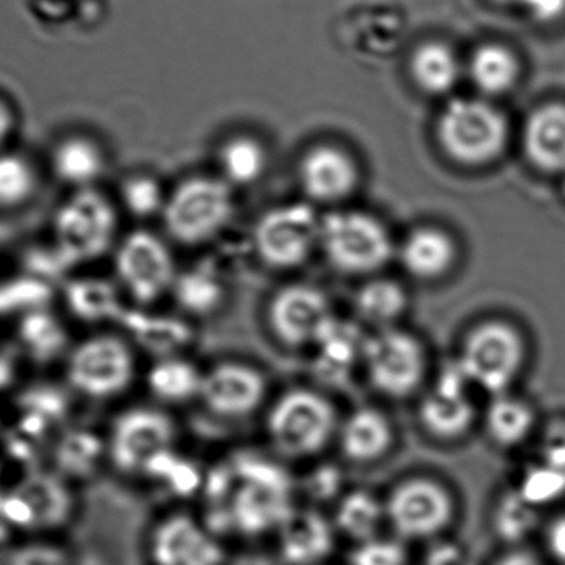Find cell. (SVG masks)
Returning <instances> with one entry per match:
<instances>
[{
    "instance_id": "cell-1",
    "label": "cell",
    "mask_w": 565,
    "mask_h": 565,
    "mask_svg": "<svg viewBox=\"0 0 565 565\" xmlns=\"http://www.w3.org/2000/svg\"><path fill=\"white\" fill-rule=\"evenodd\" d=\"M204 488L209 508L202 521L218 537L225 533L245 537L277 533L296 510L291 481L280 468L265 461L245 460L222 468Z\"/></svg>"
},
{
    "instance_id": "cell-2",
    "label": "cell",
    "mask_w": 565,
    "mask_h": 565,
    "mask_svg": "<svg viewBox=\"0 0 565 565\" xmlns=\"http://www.w3.org/2000/svg\"><path fill=\"white\" fill-rule=\"evenodd\" d=\"M52 255L65 268L86 267L113 254L119 242V211L103 189L70 191L53 212Z\"/></svg>"
},
{
    "instance_id": "cell-3",
    "label": "cell",
    "mask_w": 565,
    "mask_h": 565,
    "mask_svg": "<svg viewBox=\"0 0 565 565\" xmlns=\"http://www.w3.org/2000/svg\"><path fill=\"white\" fill-rule=\"evenodd\" d=\"M63 375L70 391L85 401H113L135 382V352L121 335L96 331L72 344Z\"/></svg>"
},
{
    "instance_id": "cell-4",
    "label": "cell",
    "mask_w": 565,
    "mask_h": 565,
    "mask_svg": "<svg viewBox=\"0 0 565 565\" xmlns=\"http://www.w3.org/2000/svg\"><path fill=\"white\" fill-rule=\"evenodd\" d=\"M438 145L460 166L481 168L497 161L510 141L507 116L483 99L448 103L437 122Z\"/></svg>"
},
{
    "instance_id": "cell-5",
    "label": "cell",
    "mask_w": 565,
    "mask_h": 565,
    "mask_svg": "<svg viewBox=\"0 0 565 565\" xmlns=\"http://www.w3.org/2000/svg\"><path fill=\"white\" fill-rule=\"evenodd\" d=\"M319 247L335 271L354 277L382 270L395 254L385 225L359 211L332 212L321 218Z\"/></svg>"
},
{
    "instance_id": "cell-6",
    "label": "cell",
    "mask_w": 565,
    "mask_h": 565,
    "mask_svg": "<svg viewBox=\"0 0 565 565\" xmlns=\"http://www.w3.org/2000/svg\"><path fill=\"white\" fill-rule=\"evenodd\" d=\"M231 185L221 179L191 178L175 185L166 199V231L182 245H201L217 237L234 217Z\"/></svg>"
},
{
    "instance_id": "cell-7",
    "label": "cell",
    "mask_w": 565,
    "mask_h": 565,
    "mask_svg": "<svg viewBox=\"0 0 565 565\" xmlns=\"http://www.w3.org/2000/svg\"><path fill=\"white\" fill-rule=\"evenodd\" d=\"M473 387L504 394L526 364V342L507 321H484L471 329L458 358Z\"/></svg>"
},
{
    "instance_id": "cell-8",
    "label": "cell",
    "mask_w": 565,
    "mask_h": 565,
    "mask_svg": "<svg viewBox=\"0 0 565 565\" xmlns=\"http://www.w3.org/2000/svg\"><path fill=\"white\" fill-rule=\"evenodd\" d=\"M338 428L331 402L318 392L295 388L282 394L267 418L271 444L288 458H309L324 450Z\"/></svg>"
},
{
    "instance_id": "cell-9",
    "label": "cell",
    "mask_w": 565,
    "mask_h": 565,
    "mask_svg": "<svg viewBox=\"0 0 565 565\" xmlns=\"http://www.w3.org/2000/svg\"><path fill=\"white\" fill-rule=\"evenodd\" d=\"M385 518L401 541L440 537L457 516L454 494L434 478L415 477L392 488L384 500Z\"/></svg>"
},
{
    "instance_id": "cell-10",
    "label": "cell",
    "mask_w": 565,
    "mask_h": 565,
    "mask_svg": "<svg viewBox=\"0 0 565 565\" xmlns=\"http://www.w3.org/2000/svg\"><path fill=\"white\" fill-rule=\"evenodd\" d=\"M116 285L132 301L151 305L172 291L178 268L166 242L148 231L119 238L111 254Z\"/></svg>"
},
{
    "instance_id": "cell-11",
    "label": "cell",
    "mask_w": 565,
    "mask_h": 565,
    "mask_svg": "<svg viewBox=\"0 0 565 565\" xmlns=\"http://www.w3.org/2000/svg\"><path fill=\"white\" fill-rule=\"evenodd\" d=\"M174 422L158 408L121 412L109 428L108 454L121 473L146 475L152 463L172 451Z\"/></svg>"
},
{
    "instance_id": "cell-12",
    "label": "cell",
    "mask_w": 565,
    "mask_h": 565,
    "mask_svg": "<svg viewBox=\"0 0 565 565\" xmlns=\"http://www.w3.org/2000/svg\"><path fill=\"white\" fill-rule=\"evenodd\" d=\"M362 361L375 391L387 397H407L425 377L427 354L411 332L385 328L365 339Z\"/></svg>"
},
{
    "instance_id": "cell-13",
    "label": "cell",
    "mask_w": 565,
    "mask_h": 565,
    "mask_svg": "<svg viewBox=\"0 0 565 565\" xmlns=\"http://www.w3.org/2000/svg\"><path fill=\"white\" fill-rule=\"evenodd\" d=\"M321 218L308 205L289 204L262 215L254 231L258 257L275 270H291L319 247Z\"/></svg>"
},
{
    "instance_id": "cell-14",
    "label": "cell",
    "mask_w": 565,
    "mask_h": 565,
    "mask_svg": "<svg viewBox=\"0 0 565 565\" xmlns=\"http://www.w3.org/2000/svg\"><path fill=\"white\" fill-rule=\"evenodd\" d=\"M328 296L309 285H289L271 299L268 322L289 348L316 345L334 322Z\"/></svg>"
},
{
    "instance_id": "cell-15",
    "label": "cell",
    "mask_w": 565,
    "mask_h": 565,
    "mask_svg": "<svg viewBox=\"0 0 565 565\" xmlns=\"http://www.w3.org/2000/svg\"><path fill=\"white\" fill-rule=\"evenodd\" d=\"M152 565H224L225 550L204 521L191 514H169L149 537Z\"/></svg>"
},
{
    "instance_id": "cell-16",
    "label": "cell",
    "mask_w": 565,
    "mask_h": 565,
    "mask_svg": "<svg viewBox=\"0 0 565 565\" xmlns=\"http://www.w3.org/2000/svg\"><path fill=\"white\" fill-rule=\"evenodd\" d=\"M473 387L460 362L441 371L434 391L420 405V422L425 430L438 440L454 441L463 437L475 418L477 408L470 397Z\"/></svg>"
},
{
    "instance_id": "cell-17",
    "label": "cell",
    "mask_w": 565,
    "mask_h": 565,
    "mask_svg": "<svg viewBox=\"0 0 565 565\" xmlns=\"http://www.w3.org/2000/svg\"><path fill=\"white\" fill-rule=\"evenodd\" d=\"M267 394V382L257 369L241 362H224L204 374L201 398L218 417L241 418L254 414Z\"/></svg>"
},
{
    "instance_id": "cell-18",
    "label": "cell",
    "mask_w": 565,
    "mask_h": 565,
    "mask_svg": "<svg viewBox=\"0 0 565 565\" xmlns=\"http://www.w3.org/2000/svg\"><path fill=\"white\" fill-rule=\"evenodd\" d=\"M358 164L344 149L331 145L316 146L302 156L299 184L311 201L335 204L358 188Z\"/></svg>"
},
{
    "instance_id": "cell-19",
    "label": "cell",
    "mask_w": 565,
    "mask_h": 565,
    "mask_svg": "<svg viewBox=\"0 0 565 565\" xmlns=\"http://www.w3.org/2000/svg\"><path fill=\"white\" fill-rule=\"evenodd\" d=\"M332 520L319 510L296 508L277 531L278 554L285 565H321L335 547Z\"/></svg>"
},
{
    "instance_id": "cell-20",
    "label": "cell",
    "mask_w": 565,
    "mask_h": 565,
    "mask_svg": "<svg viewBox=\"0 0 565 565\" xmlns=\"http://www.w3.org/2000/svg\"><path fill=\"white\" fill-rule=\"evenodd\" d=\"M49 171L70 191L98 188L108 171V156L92 136L70 135L60 139L50 151Z\"/></svg>"
},
{
    "instance_id": "cell-21",
    "label": "cell",
    "mask_w": 565,
    "mask_h": 565,
    "mask_svg": "<svg viewBox=\"0 0 565 565\" xmlns=\"http://www.w3.org/2000/svg\"><path fill=\"white\" fill-rule=\"evenodd\" d=\"M523 148L534 168L551 174H564V103H547L531 113L524 125Z\"/></svg>"
},
{
    "instance_id": "cell-22",
    "label": "cell",
    "mask_w": 565,
    "mask_h": 565,
    "mask_svg": "<svg viewBox=\"0 0 565 565\" xmlns=\"http://www.w3.org/2000/svg\"><path fill=\"white\" fill-rule=\"evenodd\" d=\"M457 257L454 237L438 227L415 228L401 247L402 267L422 281L445 277L454 268Z\"/></svg>"
},
{
    "instance_id": "cell-23",
    "label": "cell",
    "mask_w": 565,
    "mask_h": 565,
    "mask_svg": "<svg viewBox=\"0 0 565 565\" xmlns=\"http://www.w3.org/2000/svg\"><path fill=\"white\" fill-rule=\"evenodd\" d=\"M342 454L354 463H372L388 454L394 444L391 422L375 408L349 415L339 430Z\"/></svg>"
},
{
    "instance_id": "cell-24",
    "label": "cell",
    "mask_w": 565,
    "mask_h": 565,
    "mask_svg": "<svg viewBox=\"0 0 565 565\" xmlns=\"http://www.w3.org/2000/svg\"><path fill=\"white\" fill-rule=\"evenodd\" d=\"M332 524L338 534L354 541V544L374 540L381 536L382 526L387 524L384 501L371 491H349L339 498Z\"/></svg>"
},
{
    "instance_id": "cell-25",
    "label": "cell",
    "mask_w": 565,
    "mask_h": 565,
    "mask_svg": "<svg viewBox=\"0 0 565 565\" xmlns=\"http://www.w3.org/2000/svg\"><path fill=\"white\" fill-rule=\"evenodd\" d=\"M17 498L29 511L30 527L50 530L62 526L72 513V498L60 481L32 477L17 488Z\"/></svg>"
},
{
    "instance_id": "cell-26",
    "label": "cell",
    "mask_w": 565,
    "mask_h": 565,
    "mask_svg": "<svg viewBox=\"0 0 565 565\" xmlns=\"http://www.w3.org/2000/svg\"><path fill=\"white\" fill-rule=\"evenodd\" d=\"M521 76L516 53L503 43H483L470 58V78L488 96L511 92Z\"/></svg>"
},
{
    "instance_id": "cell-27",
    "label": "cell",
    "mask_w": 565,
    "mask_h": 565,
    "mask_svg": "<svg viewBox=\"0 0 565 565\" xmlns=\"http://www.w3.org/2000/svg\"><path fill=\"white\" fill-rule=\"evenodd\" d=\"M66 311L83 324L108 321L118 309V289L115 282L96 277H76L63 288Z\"/></svg>"
},
{
    "instance_id": "cell-28",
    "label": "cell",
    "mask_w": 565,
    "mask_h": 565,
    "mask_svg": "<svg viewBox=\"0 0 565 565\" xmlns=\"http://www.w3.org/2000/svg\"><path fill=\"white\" fill-rule=\"evenodd\" d=\"M488 435L494 444L514 448L526 441L536 427L534 408L523 398L510 392L493 395L484 417Z\"/></svg>"
},
{
    "instance_id": "cell-29",
    "label": "cell",
    "mask_w": 565,
    "mask_h": 565,
    "mask_svg": "<svg viewBox=\"0 0 565 565\" xmlns=\"http://www.w3.org/2000/svg\"><path fill=\"white\" fill-rule=\"evenodd\" d=\"M411 75L415 85L427 95H447L457 86L461 66L450 46L441 42H427L412 55Z\"/></svg>"
},
{
    "instance_id": "cell-30",
    "label": "cell",
    "mask_w": 565,
    "mask_h": 565,
    "mask_svg": "<svg viewBox=\"0 0 565 565\" xmlns=\"http://www.w3.org/2000/svg\"><path fill=\"white\" fill-rule=\"evenodd\" d=\"M43 178L39 166L22 152H0V212H17L35 201Z\"/></svg>"
},
{
    "instance_id": "cell-31",
    "label": "cell",
    "mask_w": 565,
    "mask_h": 565,
    "mask_svg": "<svg viewBox=\"0 0 565 565\" xmlns=\"http://www.w3.org/2000/svg\"><path fill=\"white\" fill-rule=\"evenodd\" d=\"M148 387L154 397L168 404H184L194 397H201V374L192 362L185 359L169 358L156 362L148 372Z\"/></svg>"
},
{
    "instance_id": "cell-32",
    "label": "cell",
    "mask_w": 565,
    "mask_h": 565,
    "mask_svg": "<svg viewBox=\"0 0 565 565\" xmlns=\"http://www.w3.org/2000/svg\"><path fill=\"white\" fill-rule=\"evenodd\" d=\"M408 295L404 286L394 280L377 278L365 282L355 296V309L369 324L392 328L407 311Z\"/></svg>"
},
{
    "instance_id": "cell-33",
    "label": "cell",
    "mask_w": 565,
    "mask_h": 565,
    "mask_svg": "<svg viewBox=\"0 0 565 565\" xmlns=\"http://www.w3.org/2000/svg\"><path fill=\"white\" fill-rule=\"evenodd\" d=\"M218 164L228 185H250L267 171V149L250 136H235L222 146Z\"/></svg>"
},
{
    "instance_id": "cell-34",
    "label": "cell",
    "mask_w": 565,
    "mask_h": 565,
    "mask_svg": "<svg viewBox=\"0 0 565 565\" xmlns=\"http://www.w3.org/2000/svg\"><path fill=\"white\" fill-rule=\"evenodd\" d=\"M20 341L36 362L53 361L60 354H68L72 348L65 328L42 309H32L26 316L20 326Z\"/></svg>"
},
{
    "instance_id": "cell-35",
    "label": "cell",
    "mask_w": 565,
    "mask_h": 565,
    "mask_svg": "<svg viewBox=\"0 0 565 565\" xmlns=\"http://www.w3.org/2000/svg\"><path fill=\"white\" fill-rule=\"evenodd\" d=\"M175 301L192 315H209L218 309L224 301L225 289L221 280L205 268L184 271L175 278L172 286Z\"/></svg>"
},
{
    "instance_id": "cell-36",
    "label": "cell",
    "mask_w": 565,
    "mask_h": 565,
    "mask_svg": "<svg viewBox=\"0 0 565 565\" xmlns=\"http://www.w3.org/2000/svg\"><path fill=\"white\" fill-rule=\"evenodd\" d=\"M166 194L158 179L148 174H135L122 179L118 189L119 205L136 218H149L162 214Z\"/></svg>"
},
{
    "instance_id": "cell-37",
    "label": "cell",
    "mask_w": 565,
    "mask_h": 565,
    "mask_svg": "<svg viewBox=\"0 0 565 565\" xmlns=\"http://www.w3.org/2000/svg\"><path fill=\"white\" fill-rule=\"evenodd\" d=\"M146 475L162 481L164 487H168L178 497H191L205 483V480L202 481L198 468L194 465L185 463L181 458L178 460L174 451H169L164 457L156 460Z\"/></svg>"
},
{
    "instance_id": "cell-38",
    "label": "cell",
    "mask_w": 565,
    "mask_h": 565,
    "mask_svg": "<svg viewBox=\"0 0 565 565\" xmlns=\"http://www.w3.org/2000/svg\"><path fill=\"white\" fill-rule=\"evenodd\" d=\"M537 523L534 507L527 503L520 493L507 497L494 511V527L507 541L523 540Z\"/></svg>"
},
{
    "instance_id": "cell-39",
    "label": "cell",
    "mask_w": 565,
    "mask_h": 565,
    "mask_svg": "<svg viewBox=\"0 0 565 565\" xmlns=\"http://www.w3.org/2000/svg\"><path fill=\"white\" fill-rule=\"evenodd\" d=\"M407 550L397 537L379 536L354 544L348 565H407Z\"/></svg>"
},
{
    "instance_id": "cell-40",
    "label": "cell",
    "mask_w": 565,
    "mask_h": 565,
    "mask_svg": "<svg viewBox=\"0 0 565 565\" xmlns=\"http://www.w3.org/2000/svg\"><path fill=\"white\" fill-rule=\"evenodd\" d=\"M565 493V470L563 468L551 467L546 465L543 468H536L527 475L524 481L523 490L520 491L521 497L527 503L537 507L541 503L556 500L561 494Z\"/></svg>"
},
{
    "instance_id": "cell-41",
    "label": "cell",
    "mask_w": 565,
    "mask_h": 565,
    "mask_svg": "<svg viewBox=\"0 0 565 565\" xmlns=\"http://www.w3.org/2000/svg\"><path fill=\"white\" fill-rule=\"evenodd\" d=\"M341 484L342 477L339 470L332 467H322L309 475L305 490L312 501L324 503V501L339 500L344 494L341 491Z\"/></svg>"
},
{
    "instance_id": "cell-42",
    "label": "cell",
    "mask_w": 565,
    "mask_h": 565,
    "mask_svg": "<svg viewBox=\"0 0 565 565\" xmlns=\"http://www.w3.org/2000/svg\"><path fill=\"white\" fill-rule=\"evenodd\" d=\"M520 7L540 23L557 22L565 15V0H520Z\"/></svg>"
},
{
    "instance_id": "cell-43",
    "label": "cell",
    "mask_w": 565,
    "mask_h": 565,
    "mask_svg": "<svg viewBox=\"0 0 565 565\" xmlns=\"http://www.w3.org/2000/svg\"><path fill=\"white\" fill-rule=\"evenodd\" d=\"M12 565H66V559L58 550L33 546L20 550V553L13 557Z\"/></svg>"
},
{
    "instance_id": "cell-44",
    "label": "cell",
    "mask_w": 565,
    "mask_h": 565,
    "mask_svg": "<svg viewBox=\"0 0 565 565\" xmlns=\"http://www.w3.org/2000/svg\"><path fill=\"white\" fill-rule=\"evenodd\" d=\"M546 547L551 556L565 564V514L556 518L546 530Z\"/></svg>"
},
{
    "instance_id": "cell-45",
    "label": "cell",
    "mask_w": 565,
    "mask_h": 565,
    "mask_svg": "<svg viewBox=\"0 0 565 565\" xmlns=\"http://www.w3.org/2000/svg\"><path fill=\"white\" fill-rule=\"evenodd\" d=\"M15 128V113L0 98V152L7 151V146H9Z\"/></svg>"
},
{
    "instance_id": "cell-46",
    "label": "cell",
    "mask_w": 565,
    "mask_h": 565,
    "mask_svg": "<svg viewBox=\"0 0 565 565\" xmlns=\"http://www.w3.org/2000/svg\"><path fill=\"white\" fill-rule=\"evenodd\" d=\"M493 565H544L530 551L513 550L503 554Z\"/></svg>"
},
{
    "instance_id": "cell-47",
    "label": "cell",
    "mask_w": 565,
    "mask_h": 565,
    "mask_svg": "<svg viewBox=\"0 0 565 565\" xmlns=\"http://www.w3.org/2000/svg\"><path fill=\"white\" fill-rule=\"evenodd\" d=\"M493 2L500 3V6H520V0H493Z\"/></svg>"
},
{
    "instance_id": "cell-48",
    "label": "cell",
    "mask_w": 565,
    "mask_h": 565,
    "mask_svg": "<svg viewBox=\"0 0 565 565\" xmlns=\"http://www.w3.org/2000/svg\"><path fill=\"white\" fill-rule=\"evenodd\" d=\"M564 178H563V191H564V195H565V172H564Z\"/></svg>"
}]
</instances>
